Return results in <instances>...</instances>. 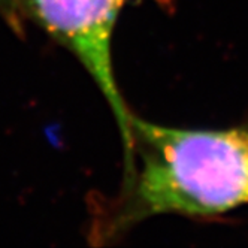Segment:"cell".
<instances>
[{
	"label": "cell",
	"mask_w": 248,
	"mask_h": 248,
	"mask_svg": "<svg viewBox=\"0 0 248 248\" xmlns=\"http://www.w3.org/2000/svg\"><path fill=\"white\" fill-rule=\"evenodd\" d=\"M248 203V129L187 130L132 117L118 196L92 227L109 242L153 216L217 217Z\"/></svg>",
	"instance_id": "cell-1"
},
{
	"label": "cell",
	"mask_w": 248,
	"mask_h": 248,
	"mask_svg": "<svg viewBox=\"0 0 248 248\" xmlns=\"http://www.w3.org/2000/svg\"><path fill=\"white\" fill-rule=\"evenodd\" d=\"M129 0H5L3 11L24 18L78 59L108 102L126 157L132 147V114L117 85L112 36Z\"/></svg>",
	"instance_id": "cell-2"
},
{
	"label": "cell",
	"mask_w": 248,
	"mask_h": 248,
	"mask_svg": "<svg viewBox=\"0 0 248 248\" xmlns=\"http://www.w3.org/2000/svg\"><path fill=\"white\" fill-rule=\"evenodd\" d=\"M3 3H5V0H0V8L3 6Z\"/></svg>",
	"instance_id": "cell-3"
}]
</instances>
